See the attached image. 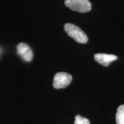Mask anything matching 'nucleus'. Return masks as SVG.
Masks as SVG:
<instances>
[{"label":"nucleus","instance_id":"f257e3e1","mask_svg":"<svg viewBox=\"0 0 124 124\" xmlns=\"http://www.w3.org/2000/svg\"><path fill=\"white\" fill-rule=\"evenodd\" d=\"M64 27L67 34L76 41L82 44L87 42L88 38L86 34L79 27L71 23H67Z\"/></svg>","mask_w":124,"mask_h":124},{"label":"nucleus","instance_id":"f03ea898","mask_svg":"<svg viewBox=\"0 0 124 124\" xmlns=\"http://www.w3.org/2000/svg\"><path fill=\"white\" fill-rule=\"evenodd\" d=\"M64 4L71 10L80 13L89 12L91 9V4L89 0H65Z\"/></svg>","mask_w":124,"mask_h":124},{"label":"nucleus","instance_id":"7ed1b4c3","mask_svg":"<svg viewBox=\"0 0 124 124\" xmlns=\"http://www.w3.org/2000/svg\"><path fill=\"white\" fill-rule=\"evenodd\" d=\"M72 79L70 74L64 72H58L54 76L53 86L57 89L65 88L70 84Z\"/></svg>","mask_w":124,"mask_h":124},{"label":"nucleus","instance_id":"20e7f679","mask_svg":"<svg viewBox=\"0 0 124 124\" xmlns=\"http://www.w3.org/2000/svg\"><path fill=\"white\" fill-rule=\"evenodd\" d=\"M17 52L26 62H30L33 59V52L28 45L20 43L17 46Z\"/></svg>","mask_w":124,"mask_h":124},{"label":"nucleus","instance_id":"39448f33","mask_svg":"<svg viewBox=\"0 0 124 124\" xmlns=\"http://www.w3.org/2000/svg\"><path fill=\"white\" fill-rule=\"evenodd\" d=\"M94 59L98 63L103 66H108L111 62L117 60V57L114 55H108L106 54H96L94 55Z\"/></svg>","mask_w":124,"mask_h":124},{"label":"nucleus","instance_id":"423d86ee","mask_svg":"<svg viewBox=\"0 0 124 124\" xmlns=\"http://www.w3.org/2000/svg\"><path fill=\"white\" fill-rule=\"evenodd\" d=\"M117 124H124V105H122L117 108L116 113Z\"/></svg>","mask_w":124,"mask_h":124},{"label":"nucleus","instance_id":"0eeeda50","mask_svg":"<svg viewBox=\"0 0 124 124\" xmlns=\"http://www.w3.org/2000/svg\"><path fill=\"white\" fill-rule=\"evenodd\" d=\"M74 124H90V121L87 118L82 117L80 115H77L75 118Z\"/></svg>","mask_w":124,"mask_h":124}]
</instances>
